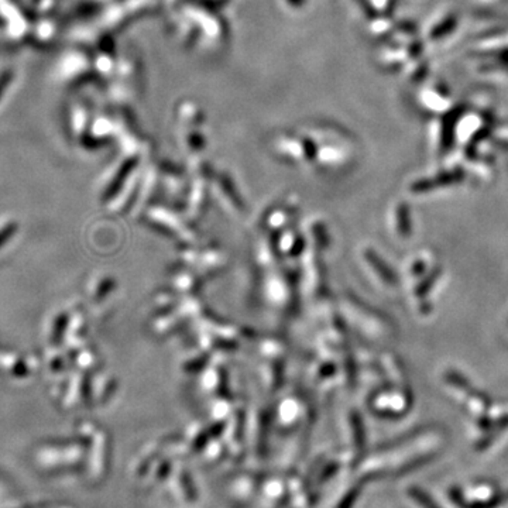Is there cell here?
Wrapping results in <instances>:
<instances>
[{"mask_svg": "<svg viewBox=\"0 0 508 508\" xmlns=\"http://www.w3.org/2000/svg\"><path fill=\"white\" fill-rule=\"evenodd\" d=\"M408 494H409V497L416 502V504H419L422 508H441L438 504H437V501L425 491V490H422L421 487H416V486H414V487H409L408 489Z\"/></svg>", "mask_w": 508, "mask_h": 508, "instance_id": "cell-1", "label": "cell"}, {"mask_svg": "<svg viewBox=\"0 0 508 508\" xmlns=\"http://www.w3.org/2000/svg\"><path fill=\"white\" fill-rule=\"evenodd\" d=\"M359 491H360V486H356L355 489H352L346 496L345 498L341 501V504L337 505V508H352L355 501L357 500V496H359Z\"/></svg>", "mask_w": 508, "mask_h": 508, "instance_id": "cell-2", "label": "cell"}]
</instances>
